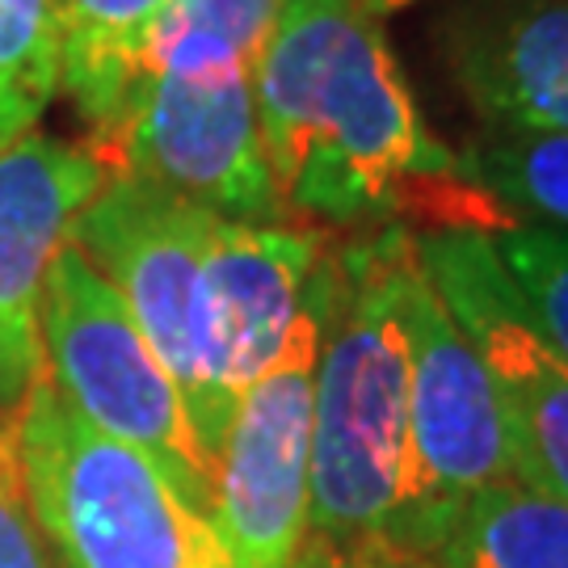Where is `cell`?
Segmentation results:
<instances>
[{"label": "cell", "instance_id": "cell-4", "mask_svg": "<svg viewBox=\"0 0 568 568\" xmlns=\"http://www.w3.org/2000/svg\"><path fill=\"white\" fill-rule=\"evenodd\" d=\"M13 426L26 497L55 568H232L215 523L161 464L81 422L42 371Z\"/></svg>", "mask_w": 568, "mask_h": 568}, {"label": "cell", "instance_id": "cell-14", "mask_svg": "<svg viewBox=\"0 0 568 568\" xmlns=\"http://www.w3.org/2000/svg\"><path fill=\"white\" fill-rule=\"evenodd\" d=\"M434 568H568V501L518 480L480 488L450 527Z\"/></svg>", "mask_w": 568, "mask_h": 568}, {"label": "cell", "instance_id": "cell-6", "mask_svg": "<svg viewBox=\"0 0 568 568\" xmlns=\"http://www.w3.org/2000/svg\"><path fill=\"white\" fill-rule=\"evenodd\" d=\"M405 476L384 556L434 560L467 501L497 480H514V471L485 363L434 291L417 248L405 270Z\"/></svg>", "mask_w": 568, "mask_h": 568}, {"label": "cell", "instance_id": "cell-16", "mask_svg": "<svg viewBox=\"0 0 568 568\" xmlns=\"http://www.w3.org/2000/svg\"><path fill=\"white\" fill-rule=\"evenodd\" d=\"M60 93L55 0H0V148L34 131Z\"/></svg>", "mask_w": 568, "mask_h": 568}, {"label": "cell", "instance_id": "cell-23", "mask_svg": "<svg viewBox=\"0 0 568 568\" xmlns=\"http://www.w3.org/2000/svg\"><path fill=\"white\" fill-rule=\"evenodd\" d=\"M4 417H9V413H4ZM4 417H0V422H4Z\"/></svg>", "mask_w": 568, "mask_h": 568}, {"label": "cell", "instance_id": "cell-17", "mask_svg": "<svg viewBox=\"0 0 568 568\" xmlns=\"http://www.w3.org/2000/svg\"><path fill=\"white\" fill-rule=\"evenodd\" d=\"M493 248L518 286L523 307L548 345L568 363V232L548 224H518L493 236Z\"/></svg>", "mask_w": 568, "mask_h": 568}, {"label": "cell", "instance_id": "cell-2", "mask_svg": "<svg viewBox=\"0 0 568 568\" xmlns=\"http://www.w3.org/2000/svg\"><path fill=\"white\" fill-rule=\"evenodd\" d=\"M413 248V236L392 227L316 270L321 354L304 548L333 560L387 551L408 438L405 270Z\"/></svg>", "mask_w": 568, "mask_h": 568}, {"label": "cell", "instance_id": "cell-10", "mask_svg": "<svg viewBox=\"0 0 568 568\" xmlns=\"http://www.w3.org/2000/svg\"><path fill=\"white\" fill-rule=\"evenodd\" d=\"M215 215L173 190L114 173L84 203L68 244L119 291L194 422L199 405V270Z\"/></svg>", "mask_w": 568, "mask_h": 568}, {"label": "cell", "instance_id": "cell-9", "mask_svg": "<svg viewBox=\"0 0 568 568\" xmlns=\"http://www.w3.org/2000/svg\"><path fill=\"white\" fill-rule=\"evenodd\" d=\"M321 244L286 224H241L215 215L199 270V405L194 434L211 459L244 387L278 358L307 304Z\"/></svg>", "mask_w": 568, "mask_h": 568}, {"label": "cell", "instance_id": "cell-8", "mask_svg": "<svg viewBox=\"0 0 568 568\" xmlns=\"http://www.w3.org/2000/svg\"><path fill=\"white\" fill-rule=\"evenodd\" d=\"M316 354L321 307L312 278L291 337L278 358L244 387L220 443L211 523L232 568H295L304 556Z\"/></svg>", "mask_w": 568, "mask_h": 568}, {"label": "cell", "instance_id": "cell-15", "mask_svg": "<svg viewBox=\"0 0 568 568\" xmlns=\"http://www.w3.org/2000/svg\"><path fill=\"white\" fill-rule=\"evenodd\" d=\"M467 182L530 224L568 232V135H493L459 156Z\"/></svg>", "mask_w": 568, "mask_h": 568}, {"label": "cell", "instance_id": "cell-1", "mask_svg": "<svg viewBox=\"0 0 568 568\" xmlns=\"http://www.w3.org/2000/svg\"><path fill=\"white\" fill-rule=\"evenodd\" d=\"M253 93L278 211L300 220H379L408 185L459 173L358 0H283Z\"/></svg>", "mask_w": 568, "mask_h": 568}, {"label": "cell", "instance_id": "cell-22", "mask_svg": "<svg viewBox=\"0 0 568 568\" xmlns=\"http://www.w3.org/2000/svg\"><path fill=\"white\" fill-rule=\"evenodd\" d=\"M366 13H375V18L384 21L387 13H396V9H405V4H413V0H358Z\"/></svg>", "mask_w": 568, "mask_h": 568}, {"label": "cell", "instance_id": "cell-7", "mask_svg": "<svg viewBox=\"0 0 568 568\" xmlns=\"http://www.w3.org/2000/svg\"><path fill=\"white\" fill-rule=\"evenodd\" d=\"M413 241L434 291L485 363L514 480L568 501V363L527 316L493 236L438 227Z\"/></svg>", "mask_w": 568, "mask_h": 568}, {"label": "cell", "instance_id": "cell-13", "mask_svg": "<svg viewBox=\"0 0 568 568\" xmlns=\"http://www.w3.org/2000/svg\"><path fill=\"white\" fill-rule=\"evenodd\" d=\"M169 0H55L60 89L93 126V140L119 122L143 47Z\"/></svg>", "mask_w": 568, "mask_h": 568}, {"label": "cell", "instance_id": "cell-21", "mask_svg": "<svg viewBox=\"0 0 568 568\" xmlns=\"http://www.w3.org/2000/svg\"><path fill=\"white\" fill-rule=\"evenodd\" d=\"M295 568H349V565H345V560H333V556H321V551L304 548V556L295 560Z\"/></svg>", "mask_w": 568, "mask_h": 568}, {"label": "cell", "instance_id": "cell-20", "mask_svg": "<svg viewBox=\"0 0 568 568\" xmlns=\"http://www.w3.org/2000/svg\"><path fill=\"white\" fill-rule=\"evenodd\" d=\"M349 568H434L426 560H396V556H375V560H345Z\"/></svg>", "mask_w": 568, "mask_h": 568}, {"label": "cell", "instance_id": "cell-18", "mask_svg": "<svg viewBox=\"0 0 568 568\" xmlns=\"http://www.w3.org/2000/svg\"><path fill=\"white\" fill-rule=\"evenodd\" d=\"M13 422H18V408L0 422V568H55L26 497Z\"/></svg>", "mask_w": 568, "mask_h": 568}, {"label": "cell", "instance_id": "cell-5", "mask_svg": "<svg viewBox=\"0 0 568 568\" xmlns=\"http://www.w3.org/2000/svg\"><path fill=\"white\" fill-rule=\"evenodd\" d=\"M39 354L51 392L81 422L143 450L211 518L215 459L203 450L173 375L161 366L119 291L63 244L39 304Z\"/></svg>", "mask_w": 568, "mask_h": 568}, {"label": "cell", "instance_id": "cell-19", "mask_svg": "<svg viewBox=\"0 0 568 568\" xmlns=\"http://www.w3.org/2000/svg\"><path fill=\"white\" fill-rule=\"evenodd\" d=\"M30 384H34V379H30ZM30 384L18 379V375H13V366L0 358V417H4V413H13V408L21 405V396H26V387Z\"/></svg>", "mask_w": 568, "mask_h": 568}, {"label": "cell", "instance_id": "cell-3", "mask_svg": "<svg viewBox=\"0 0 568 568\" xmlns=\"http://www.w3.org/2000/svg\"><path fill=\"white\" fill-rule=\"evenodd\" d=\"M278 13L283 0H169L119 122L89 143L105 173L156 182L224 220L278 224L253 93Z\"/></svg>", "mask_w": 568, "mask_h": 568}, {"label": "cell", "instance_id": "cell-11", "mask_svg": "<svg viewBox=\"0 0 568 568\" xmlns=\"http://www.w3.org/2000/svg\"><path fill=\"white\" fill-rule=\"evenodd\" d=\"M438 51L493 135H568V0H455Z\"/></svg>", "mask_w": 568, "mask_h": 568}, {"label": "cell", "instance_id": "cell-12", "mask_svg": "<svg viewBox=\"0 0 568 568\" xmlns=\"http://www.w3.org/2000/svg\"><path fill=\"white\" fill-rule=\"evenodd\" d=\"M105 178L89 143L26 131L0 148V358L26 384L42 371L39 304L47 270Z\"/></svg>", "mask_w": 568, "mask_h": 568}]
</instances>
